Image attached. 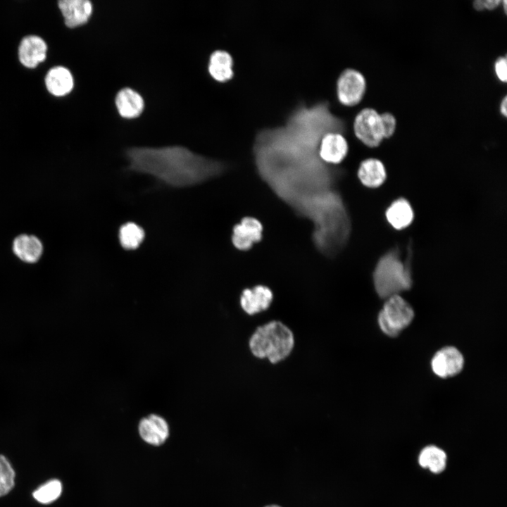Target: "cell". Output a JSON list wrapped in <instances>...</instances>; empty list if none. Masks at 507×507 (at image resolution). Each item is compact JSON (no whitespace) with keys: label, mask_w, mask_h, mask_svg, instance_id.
Masks as SVG:
<instances>
[{"label":"cell","mask_w":507,"mask_h":507,"mask_svg":"<svg viewBox=\"0 0 507 507\" xmlns=\"http://www.w3.org/2000/svg\"><path fill=\"white\" fill-rule=\"evenodd\" d=\"M126 157L130 170L150 175L174 187L201 183L220 175L225 168L222 163L182 146L131 147Z\"/></svg>","instance_id":"1"},{"label":"cell","mask_w":507,"mask_h":507,"mask_svg":"<svg viewBox=\"0 0 507 507\" xmlns=\"http://www.w3.org/2000/svg\"><path fill=\"white\" fill-rule=\"evenodd\" d=\"M294 344L292 332L279 321H271L258 327L249 339V348L253 355L258 358H266L272 363L287 358Z\"/></svg>","instance_id":"2"},{"label":"cell","mask_w":507,"mask_h":507,"mask_svg":"<svg viewBox=\"0 0 507 507\" xmlns=\"http://www.w3.org/2000/svg\"><path fill=\"white\" fill-rule=\"evenodd\" d=\"M373 282L381 298L399 295L412 286L411 268L396 251H389L378 261L373 272Z\"/></svg>","instance_id":"3"},{"label":"cell","mask_w":507,"mask_h":507,"mask_svg":"<svg viewBox=\"0 0 507 507\" xmlns=\"http://www.w3.org/2000/svg\"><path fill=\"white\" fill-rule=\"evenodd\" d=\"M414 318L411 305L400 295L387 299L378 315V324L387 335L395 337L407 327Z\"/></svg>","instance_id":"4"},{"label":"cell","mask_w":507,"mask_h":507,"mask_svg":"<svg viewBox=\"0 0 507 507\" xmlns=\"http://www.w3.org/2000/svg\"><path fill=\"white\" fill-rule=\"evenodd\" d=\"M354 134L365 146L377 147L385 139L381 113L373 108L361 109L353 124Z\"/></svg>","instance_id":"5"},{"label":"cell","mask_w":507,"mask_h":507,"mask_svg":"<svg viewBox=\"0 0 507 507\" xmlns=\"http://www.w3.org/2000/svg\"><path fill=\"white\" fill-rule=\"evenodd\" d=\"M366 91L364 75L353 68H346L339 75L337 82L339 101L346 106H354L363 99Z\"/></svg>","instance_id":"6"},{"label":"cell","mask_w":507,"mask_h":507,"mask_svg":"<svg viewBox=\"0 0 507 507\" xmlns=\"http://www.w3.org/2000/svg\"><path fill=\"white\" fill-rule=\"evenodd\" d=\"M263 227L254 217H244L232 229V242L240 251H248L263 238Z\"/></svg>","instance_id":"7"},{"label":"cell","mask_w":507,"mask_h":507,"mask_svg":"<svg viewBox=\"0 0 507 507\" xmlns=\"http://www.w3.org/2000/svg\"><path fill=\"white\" fill-rule=\"evenodd\" d=\"M464 358L462 353L453 346H446L439 350L431 361L433 373L439 377L447 378L458 375L463 370Z\"/></svg>","instance_id":"8"},{"label":"cell","mask_w":507,"mask_h":507,"mask_svg":"<svg viewBox=\"0 0 507 507\" xmlns=\"http://www.w3.org/2000/svg\"><path fill=\"white\" fill-rule=\"evenodd\" d=\"M349 145L345 137L339 132L329 131L321 137L318 145V156L326 164H338L346 157Z\"/></svg>","instance_id":"9"},{"label":"cell","mask_w":507,"mask_h":507,"mask_svg":"<svg viewBox=\"0 0 507 507\" xmlns=\"http://www.w3.org/2000/svg\"><path fill=\"white\" fill-rule=\"evenodd\" d=\"M138 432L144 442L154 446L163 444L170 434L166 420L161 416L154 414L149 415L140 420Z\"/></svg>","instance_id":"10"},{"label":"cell","mask_w":507,"mask_h":507,"mask_svg":"<svg viewBox=\"0 0 507 507\" xmlns=\"http://www.w3.org/2000/svg\"><path fill=\"white\" fill-rule=\"evenodd\" d=\"M47 45L39 36L25 37L18 47V58L26 68H35L46 58Z\"/></svg>","instance_id":"11"},{"label":"cell","mask_w":507,"mask_h":507,"mask_svg":"<svg viewBox=\"0 0 507 507\" xmlns=\"http://www.w3.org/2000/svg\"><path fill=\"white\" fill-rule=\"evenodd\" d=\"M273 299L271 289L265 285L258 284L242 291L240 305L247 314L254 315L268 308Z\"/></svg>","instance_id":"12"},{"label":"cell","mask_w":507,"mask_h":507,"mask_svg":"<svg viewBox=\"0 0 507 507\" xmlns=\"http://www.w3.org/2000/svg\"><path fill=\"white\" fill-rule=\"evenodd\" d=\"M12 251L21 261L33 264L41 258L44 252V245L38 237L24 233L13 239Z\"/></svg>","instance_id":"13"},{"label":"cell","mask_w":507,"mask_h":507,"mask_svg":"<svg viewBox=\"0 0 507 507\" xmlns=\"http://www.w3.org/2000/svg\"><path fill=\"white\" fill-rule=\"evenodd\" d=\"M58 5L65 25L70 28L85 24L92 13V4L89 0H62Z\"/></svg>","instance_id":"14"},{"label":"cell","mask_w":507,"mask_h":507,"mask_svg":"<svg viewBox=\"0 0 507 507\" xmlns=\"http://www.w3.org/2000/svg\"><path fill=\"white\" fill-rule=\"evenodd\" d=\"M48 92L55 96H63L73 89L74 79L71 72L65 67L55 66L46 73L44 79Z\"/></svg>","instance_id":"15"},{"label":"cell","mask_w":507,"mask_h":507,"mask_svg":"<svg viewBox=\"0 0 507 507\" xmlns=\"http://www.w3.org/2000/svg\"><path fill=\"white\" fill-rule=\"evenodd\" d=\"M357 175L364 186L369 188H377L384 182L387 173L385 167L380 160L369 158L360 163Z\"/></svg>","instance_id":"16"},{"label":"cell","mask_w":507,"mask_h":507,"mask_svg":"<svg viewBox=\"0 0 507 507\" xmlns=\"http://www.w3.org/2000/svg\"><path fill=\"white\" fill-rule=\"evenodd\" d=\"M115 106L119 114L125 118L138 117L144 109V100L142 96L132 89H121L115 96Z\"/></svg>","instance_id":"17"},{"label":"cell","mask_w":507,"mask_h":507,"mask_svg":"<svg viewBox=\"0 0 507 507\" xmlns=\"http://www.w3.org/2000/svg\"><path fill=\"white\" fill-rule=\"evenodd\" d=\"M388 223L396 230L408 227L413 222L414 213L410 203L399 198L392 203L385 213Z\"/></svg>","instance_id":"18"},{"label":"cell","mask_w":507,"mask_h":507,"mask_svg":"<svg viewBox=\"0 0 507 507\" xmlns=\"http://www.w3.org/2000/svg\"><path fill=\"white\" fill-rule=\"evenodd\" d=\"M233 60L231 55L224 50H216L210 56L208 72L218 82H225L233 76Z\"/></svg>","instance_id":"19"},{"label":"cell","mask_w":507,"mask_h":507,"mask_svg":"<svg viewBox=\"0 0 507 507\" xmlns=\"http://www.w3.org/2000/svg\"><path fill=\"white\" fill-rule=\"evenodd\" d=\"M418 463L424 468H428L433 473H440L446 468V454L444 450L435 445L424 447L418 456Z\"/></svg>","instance_id":"20"},{"label":"cell","mask_w":507,"mask_h":507,"mask_svg":"<svg viewBox=\"0 0 507 507\" xmlns=\"http://www.w3.org/2000/svg\"><path fill=\"white\" fill-rule=\"evenodd\" d=\"M63 492V484L58 479H52L39 486L32 493L33 498L42 504H49L57 500Z\"/></svg>","instance_id":"21"},{"label":"cell","mask_w":507,"mask_h":507,"mask_svg":"<svg viewBox=\"0 0 507 507\" xmlns=\"http://www.w3.org/2000/svg\"><path fill=\"white\" fill-rule=\"evenodd\" d=\"M144 237L143 229L134 223L124 224L120 229L119 239L124 249H134L137 248Z\"/></svg>","instance_id":"22"},{"label":"cell","mask_w":507,"mask_h":507,"mask_svg":"<svg viewBox=\"0 0 507 507\" xmlns=\"http://www.w3.org/2000/svg\"><path fill=\"white\" fill-rule=\"evenodd\" d=\"M15 472L8 459L0 455V497L8 494L15 485Z\"/></svg>","instance_id":"23"},{"label":"cell","mask_w":507,"mask_h":507,"mask_svg":"<svg viewBox=\"0 0 507 507\" xmlns=\"http://www.w3.org/2000/svg\"><path fill=\"white\" fill-rule=\"evenodd\" d=\"M384 138L387 139L393 136L396 128V119L395 116L389 113L384 112L381 113Z\"/></svg>","instance_id":"24"},{"label":"cell","mask_w":507,"mask_h":507,"mask_svg":"<svg viewBox=\"0 0 507 507\" xmlns=\"http://www.w3.org/2000/svg\"><path fill=\"white\" fill-rule=\"evenodd\" d=\"M494 72L497 78L503 82L507 80V60L506 56L499 57L494 63Z\"/></svg>","instance_id":"25"},{"label":"cell","mask_w":507,"mask_h":507,"mask_svg":"<svg viewBox=\"0 0 507 507\" xmlns=\"http://www.w3.org/2000/svg\"><path fill=\"white\" fill-rule=\"evenodd\" d=\"M501 3L499 0L483 1L484 9L493 10Z\"/></svg>","instance_id":"26"},{"label":"cell","mask_w":507,"mask_h":507,"mask_svg":"<svg viewBox=\"0 0 507 507\" xmlns=\"http://www.w3.org/2000/svg\"><path fill=\"white\" fill-rule=\"evenodd\" d=\"M499 111L502 115L504 117H506L507 115V97L506 96H503V98L501 99L500 105H499Z\"/></svg>","instance_id":"27"},{"label":"cell","mask_w":507,"mask_h":507,"mask_svg":"<svg viewBox=\"0 0 507 507\" xmlns=\"http://www.w3.org/2000/svg\"><path fill=\"white\" fill-rule=\"evenodd\" d=\"M265 507H280V506H276V505H270V506H265Z\"/></svg>","instance_id":"28"}]
</instances>
